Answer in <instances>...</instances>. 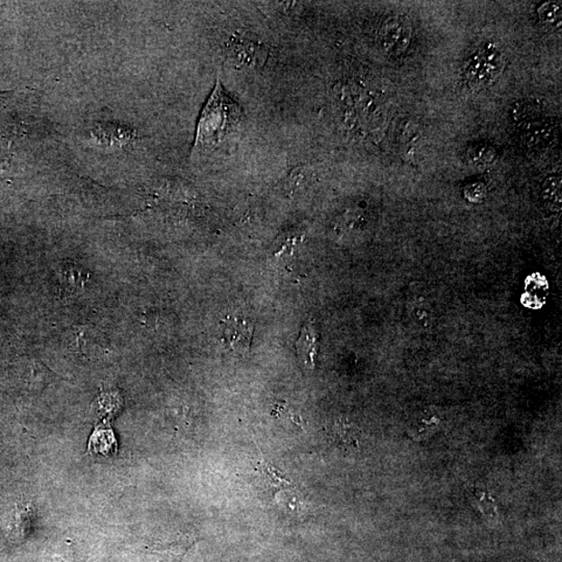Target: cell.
<instances>
[{"label": "cell", "instance_id": "14", "mask_svg": "<svg viewBox=\"0 0 562 562\" xmlns=\"http://www.w3.org/2000/svg\"><path fill=\"white\" fill-rule=\"evenodd\" d=\"M472 500L475 508L487 517H492L496 512V505L494 499L489 494L487 491L481 489L472 490Z\"/></svg>", "mask_w": 562, "mask_h": 562}, {"label": "cell", "instance_id": "7", "mask_svg": "<svg viewBox=\"0 0 562 562\" xmlns=\"http://www.w3.org/2000/svg\"><path fill=\"white\" fill-rule=\"evenodd\" d=\"M333 445L344 451H357L360 448L362 432L353 423L338 419L326 430Z\"/></svg>", "mask_w": 562, "mask_h": 562}, {"label": "cell", "instance_id": "15", "mask_svg": "<svg viewBox=\"0 0 562 562\" xmlns=\"http://www.w3.org/2000/svg\"><path fill=\"white\" fill-rule=\"evenodd\" d=\"M261 473L263 475V478H266V482L272 488L274 491L290 488L291 483L284 479L280 472H277L273 467H271V464L266 462H262L259 464Z\"/></svg>", "mask_w": 562, "mask_h": 562}, {"label": "cell", "instance_id": "3", "mask_svg": "<svg viewBox=\"0 0 562 562\" xmlns=\"http://www.w3.org/2000/svg\"><path fill=\"white\" fill-rule=\"evenodd\" d=\"M350 91L360 131H369L373 135L380 134L386 125L384 108L369 91L362 87L353 86Z\"/></svg>", "mask_w": 562, "mask_h": 562}, {"label": "cell", "instance_id": "16", "mask_svg": "<svg viewBox=\"0 0 562 562\" xmlns=\"http://www.w3.org/2000/svg\"><path fill=\"white\" fill-rule=\"evenodd\" d=\"M472 161L474 164H490L492 161V150L488 145H478L470 152Z\"/></svg>", "mask_w": 562, "mask_h": 562}, {"label": "cell", "instance_id": "9", "mask_svg": "<svg viewBox=\"0 0 562 562\" xmlns=\"http://www.w3.org/2000/svg\"><path fill=\"white\" fill-rule=\"evenodd\" d=\"M296 347L298 358L305 369L314 370L317 357V337L311 324L308 323L303 326Z\"/></svg>", "mask_w": 562, "mask_h": 562}, {"label": "cell", "instance_id": "10", "mask_svg": "<svg viewBox=\"0 0 562 562\" xmlns=\"http://www.w3.org/2000/svg\"><path fill=\"white\" fill-rule=\"evenodd\" d=\"M554 138L555 129L544 118L523 129V141L527 148L531 149H543L547 148V146L553 142Z\"/></svg>", "mask_w": 562, "mask_h": 562}, {"label": "cell", "instance_id": "12", "mask_svg": "<svg viewBox=\"0 0 562 562\" xmlns=\"http://www.w3.org/2000/svg\"><path fill=\"white\" fill-rule=\"evenodd\" d=\"M540 24L545 29L551 32L557 31L561 27L562 9L557 2H547L541 5L538 11Z\"/></svg>", "mask_w": 562, "mask_h": 562}, {"label": "cell", "instance_id": "17", "mask_svg": "<svg viewBox=\"0 0 562 562\" xmlns=\"http://www.w3.org/2000/svg\"><path fill=\"white\" fill-rule=\"evenodd\" d=\"M310 178V172L308 168L296 169L288 178V185L291 187V190H296L297 186H308Z\"/></svg>", "mask_w": 562, "mask_h": 562}, {"label": "cell", "instance_id": "4", "mask_svg": "<svg viewBox=\"0 0 562 562\" xmlns=\"http://www.w3.org/2000/svg\"><path fill=\"white\" fill-rule=\"evenodd\" d=\"M226 55L231 64L239 68H258L265 64L268 50L259 40L237 34L229 40Z\"/></svg>", "mask_w": 562, "mask_h": 562}, {"label": "cell", "instance_id": "5", "mask_svg": "<svg viewBox=\"0 0 562 562\" xmlns=\"http://www.w3.org/2000/svg\"><path fill=\"white\" fill-rule=\"evenodd\" d=\"M379 44L391 55H401L407 51L412 41V26L400 16L388 17L379 31Z\"/></svg>", "mask_w": 562, "mask_h": 562}, {"label": "cell", "instance_id": "6", "mask_svg": "<svg viewBox=\"0 0 562 562\" xmlns=\"http://www.w3.org/2000/svg\"><path fill=\"white\" fill-rule=\"evenodd\" d=\"M222 325H224L222 338L227 348L240 356H246L250 351L254 331L252 319L232 316L222 321Z\"/></svg>", "mask_w": 562, "mask_h": 562}, {"label": "cell", "instance_id": "11", "mask_svg": "<svg viewBox=\"0 0 562 562\" xmlns=\"http://www.w3.org/2000/svg\"><path fill=\"white\" fill-rule=\"evenodd\" d=\"M510 118L512 122L523 130L543 119V109L536 101L519 100L511 107Z\"/></svg>", "mask_w": 562, "mask_h": 562}, {"label": "cell", "instance_id": "1", "mask_svg": "<svg viewBox=\"0 0 562 562\" xmlns=\"http://www.w3.org/2000/svg\"><path fill=\"white\" fill-rule=\"evenodd\" d=\"M241 120L239 104L228 95L218 81L201 115L196 146L205 149L216 148L232 136Z\"/></svg>", "mask_w": 562, "mask_h": 562}, {"label": "cell", "instance_id": "8", "mask_svg": "<svg viewBox=\"0 0 562 562\" xmlns=\"http://www.w3.org/2000/svg\"><path fill=\"white\" fill-rule=\"evenodd\" d=\"M443 423V414L436 408H427L415 416L408 434L413 440L421 442L429 439L439 429Z\"/></svg>", "mask_w": 562, "mask_h": 562}, {"label": "cell", "instance_id": "2", "mask_svg": "<svg viewBox=\"0 0 562 562\" xmlns=\"http://www.w3.org/2000/svg\"><path fill=\"white\" fill-rule=\"evenodd\" d=\"M504 67L502 48L495 42H487L479 46L466 62L464 79L475 90L489 88L501 76Z\"/></svg>", "mask_w": 562, "mask_h": 562}, {"label": "cell", "instance_id": "13", "mask_svg": "<svg viewBox=\"0 0 562 562\" xmlns=\"http://www.w3.org/2000/svg\"><path fill=\"white\" fill-rule=\"evenodd\" d=\"M561 178L558 176H551L546 179L541 191V196L545 205L551 211H558L561 207Z\"/></svg>", "mask_w": 562, "mask_h": 562}]
</instances>
